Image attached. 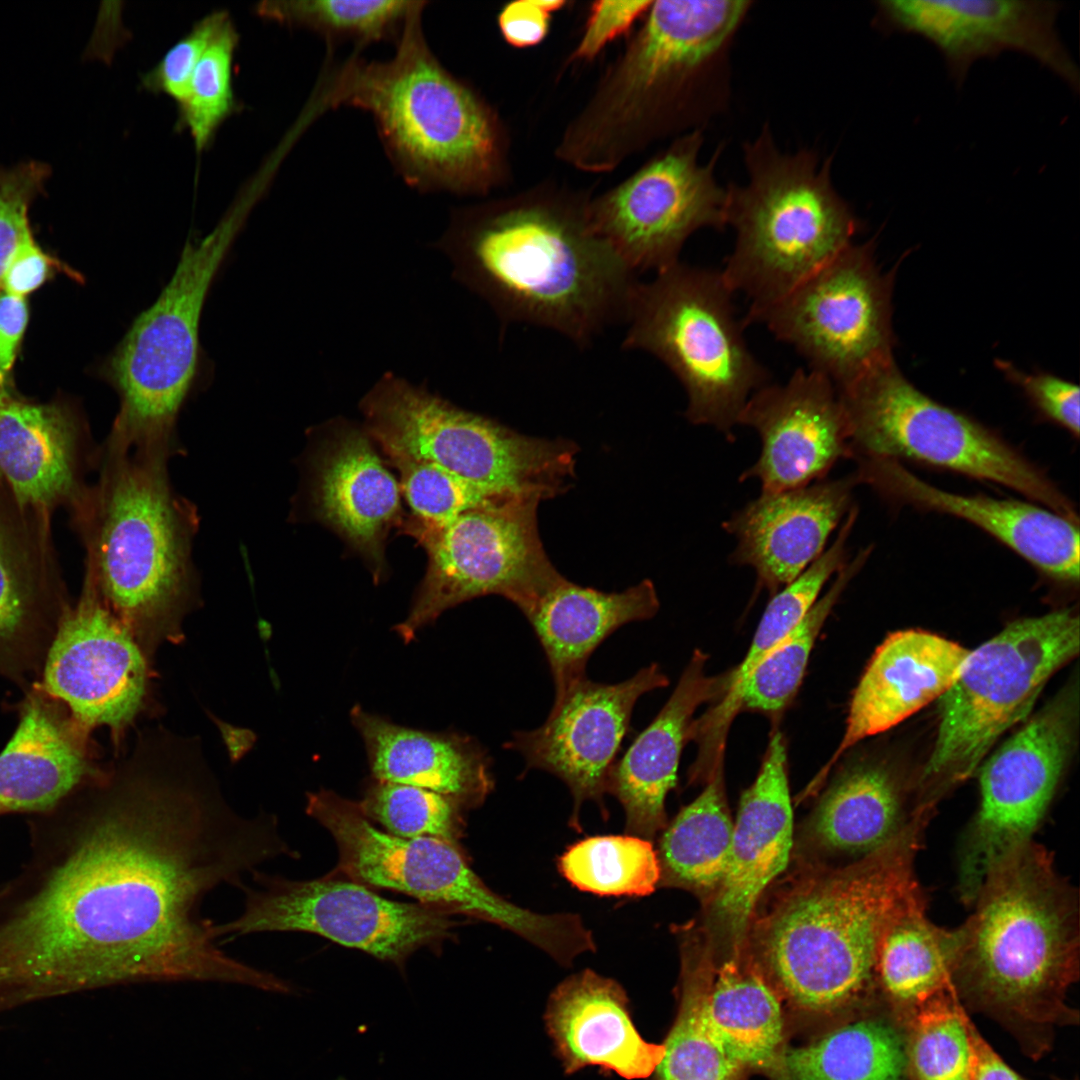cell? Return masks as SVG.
<instances>
[{
	"label": "cell",
	"instance_id": "6da1fadb",
	"mask_svg": "<svg viewBox=\"0 0 1080 1080\" xmlns=\"http://www.w3.org/2000/svg\"><path fill=\"white\" fill-rule=\"evenodd\" d=\"M192 744L145 737L118 768L28 819V856L0 883V961L28 989L54 998L209 981L285 991L224 951L201 907L289 848L274 816L231 806Z\"/></svg>",
	"mask_w": 1080,
	"mask_h": 1080
},
{
	"label": "cell",
	"instance_id": "7a4b0ae2",
	"mask_svg": "<svg viewBox=\"0 0 1080 1080\" xmlns=\"http://www.w3.org/2000/svg\"><path fill=\"white\" fill-rule=\"evenodd\" d=\"M971 906L957 928L956 994L1038 1058L1056 1026L1078 1021L1066 1004L1079 976L1078 891L1032 838L990 868Z\"/></svg>",
	"mask_w": 1080,
	"mask_h": 1080
},
{
	"label": "cell",
	"instance_id": "3957f363",
	"mask_svg": "<svg viewBox=\"0 0 1080 1080\" xmlns=\"http://www.w3.org/2000/svg\"><path fill=\"white\" fill-rule=\"evenodd\" d=\"M931 811L854 862L802 875L749 929V952L795 1005L834 1012L879 990L877 957L892 919L924 895L915 860Z\"/></svg>",
	"mask_w": 1080,
	"mask_h": 1080
},
{
	"label": "cell",
	"instance_id": "277c9868",
	"mask_svg": "<svg viewBox=\"0 0 1080 1080\" xmlns=\"http://www.w3.org/2000/svg\"><path fill=\"white\" fill-rule=\"evenodd\" d=\"M457 277L505 321L579 346L624 320L635 272L591 229L585 206L523 201L461 217L444 240Z\"/></svg>",
	"mask_w": 1080,
	"mask_h": 1080
},
{
	"label": "cell",
	"instance_id": "5b68a950",
	"mask_svg": "<svg viewBox=\"0 0 1080 1080\" xmlns=\"http://www.w3.org/2000/svg\"><path fill=\"white\" fill-rule=\"evenodd\" d=\"M173 450L109 435L99 482L74 510L86 579L135 637L173 632L193 593L198 520L170 483Z\"/></svg>",
	"mask_w": 1080,
	"mask_h": 1080
},
{
	"label": "cell",
	"instance_id": "8992f818",
	"mask_svg": "<svg viewBox=\"0 0 1080 1080\" xmlns=\"http://www.w3.org/2000/svg\"><path fill=\"white\" fill-rule=\"evenodd\" d=\"M423 6L421 1L404 23L392 59H350L321 87L320 107L351 105L368 111L408 184L485 191L498 167L494 121L430 51L420 25Z\"/></svg>",
	"mask_w": 1080,
	"mask_h": 1080
},
{
	"label": "cell",
	"instance_id": "52a82bcc",
	"mask_svg": "<svg viewBox=\"0 0 1080 1080\" xmlns=\"http://www.w3.org/2000/svg\"><path fill=\"white\" fill-rule=\"evenodd\" d=\"M749 182L726 189L725 222L735 241L721 271L750 309L766 306L853 243L861 224L834 189L831 157L780 153L764 128L745 145Z\"/></svg>",
	"mask_w": 1080,
	"mask_h": 1080
},
{
	"label": "cell",
	"instance_id": "ba28073f",
	"mask_svg": "<svg viewBox=\"0 0 1080 1080\" xmlns=\"http://www.w3.org/2000/svg\"><path fill=\"white\" fill-rule=\"evenodd\" d=\"M733 295L721 271L678 261L638 281L622 343L660 360L684 388L685 417L728 440L749 397L770 382L745 340Z\"/></svg>",
	"mask_w": 1080,
	"mask_h": 1080
},
{
	"label": "cell",
	"instance_id": "9c48e42d",
	"mask_svg": "<svg viewBox=\"0 0 1080 1080\" xmlns=\"http://www.w3.org/2000/svg\"><path fill=\"white\" fill-rule=\"evenodd\" d=\"M360 407L364 431L388 460L429 462L493 495L542 501L565 492L575 478L573 442L523 435L393 375L384 376Z\"/></svg>",
	"mask_w": 1080,
	"mask_h": 1080
},
{
	"label": "cell",
	"instance_id": "30bf717a",
	"mask_svg": "<svg viewBox=\"0 0 1080 1080\" xmlns=\"http://www.w3.org/2000/svg\"><path fill=\"white\" fill-rule=\"evenodd\" d=\"M1079 651L1072 609L1007 625L969 651L939 698L934 747L917 782V805L934 808L952 786L972 776L997 739L1024 720L1048 679Z\"/></svg>",
	"mask_w": 1080,
	"mask_h": 1080
},
{
	"label": "cell",
	"instance_id": "8fae6325",
	"mask_svg": "<svg viewBox=\"0 0 1080 1080\" xmlns=\"http://www.w3.org/2000/svg\"><path fill=\"white\" fill-rule=\"evenodd\" d=\"M247 208H234L207 236L186 242L158 298L100 366L120 402L111 435L130 442L174 441L179 412L200 374L204 303Z\"/></svg>",
	"mask_w": 1080,
	"mask_h": 1080
},
{
	"label": "cell",
	"instance_id": "7c38bea8",
	"mask_svg": "<svg viewBox=\"0 0 1080 1080\" xmlns=\"http://www.w3.org/2000/svg\"><path fill=\"white\" fill-rule=\"evenodd\" d=\"M836 390L855 461L922 462L1002 485L1079 521L1071 500L1045 472L997 433L917 389L894 358Z\"/></svg>",
	"mask_w": 1080,
	"mask_h": 1080
},
{
	"label": "cell",
	"instance_id": "4fadbf2b",
	"mask_svg": "<svg viewBox=\"0 0 1080 1080\" xmlns=\"http://www.w3.org/2000/svg\"><path fill=\"white\" fill-rule=\"evenodd\" d=\"M306 812L333 836L337 869L350 880L495 924L554 960L565 958L575 946L578 924L573 914H540L507 901L481 880L455 844L380 830L358 803L324 789L308 794Z\"/></svg>",
	"mask_w": 1080,
	"mask_h": 1080
},
{
	"label": "cell",
	"instance_id": "5bb4252c",
	"mask_svg": "<svg viewBox=\"0 0 1080 1080\" xmlns=\"http://www.w3.org/2000/svg\"><path fill=\"white\" fill-rule=\"evenodd\" d=\"M541 500L511 496L470 509L441 526L409 520L400 526L428 557L407 617L395 626L411 641L444 611L468 600L499 595L523 614L563 576L547 557L537 525Z\"/></svg>",
	"mask_w": 1080,
	"mask_h": 1080
},
{
	"label": "cell",
	"instance_id": "9a60e30c",
	"mask_svg": "<svg viewBox=\"0 0 1080 1080\" xmlns=\"http://www.w3.org/2000/svg\"><path fill=\"white\" fill-rule=\"evenodd\" d=\"M874 244L851 243L776 301L747 311L816 371L842 387L893 359V272L875 263Z\"/></svg>",
	"mask_w": 1080,
	"mask_h": 1080
},
{
	"label": "cell",
	"instance_id": "2e32d148",
	"mask_svg": "<svg viewBox=\"0 0 1080 1080\" xmlns=\"http://www.w3.org/2000/svg\"><path fill=\"white\" fill-rule=\"evenodd\" d=\"M255 886H239L238 917L217 924L219 939L261 932H308L401 965L421 947L447 938L449 914L423 904L386 899L353 880L325 877L295 881L251 874Z\"/></svg>",
	"mask_w": 1080,
	"mask_h": 1080
},
{
	"label": "cell",
	"instance_id": "e0dca14e",
	"mask_svg": "<svg viewBox=\"0 0 1080 1080\" xmlns=\"http://www.w3.org/2000/svg\"><path fill=\"white\" fill-rule=\"evenodd\" d=\"M1076 688H1068L983 764L980 804L958 848V894L971 906L990 868L1032 839L1053 799L1072 748Z\"/></svg>",
	"mask_w": 1080,
	"mask_h": 1080
},
{
	"label": "cell",
	"instance_id": "ac0fdd59",
	"mask_svg": "<svg viewBox=\"0 0 1080 1080\" xmlns=\"http://www.w3.org/2000/svg\"><path fill=\"white\" fill-rule=\"evenodd\" d=\"M751 1H653L601 97V128L682 108L715 79Z\"/></svg>",
	"mask_w": 1080,
	"mask_h": 1080
},
{
	"label": "cell",
	"instance_id": "d6986e66",
	"mask_svg": "<svg viewBox=\"0 0 1080 1080\" xmlns=\"http://www.w3.org/2000/svg\"><path fill=\"white\" fill-rule=\"evenodd\" d=\"M702 134L675 142L625 183L585 206L587 221L636 273L680 261L696 231L726 226L727 192L714 176L720 150L698 162Z\"/></svg>",
	"mask_w": 1080,
	"mask_h": 1080
},
{
	"label": "cell",
	"instance_id": "ffe728a7",
	"mask_svg": "<svg viewBox=\"0 0 1080 1080\" xmlns=\"http://www.w3.org/2000/svg\"><path fill=\"white\" fill-rule=\"evenodd\" d=\"M668 677L658 664L640 669L619 683L586 677L555 697L546 721L533 730L513 733L505 748L525 760V771H546L559 778L573 797L570 825L579 827V810L595 802L606 816L610 771L627 734L638 699L666 687Z\"/></svg>",
	"mask_w": 1080,
	"mask_h": 1080
},
{
	"label": "cell",
	"instance_id": "44dd1931",
	"mask_svg": "<svg viewBox=\"0 0 1080 1080\" xmlns=\"http://www.w3.org/2000/svg\"><path fill=\"white\" fill-rule=\"evenodd\" d=\"M1061 9L1055 1L885 0L876 2L873 22L884 32L931 42L958 84L975 61L1011 50L1033 58L1077 92L1079 70L1057 30Z\"/></svg>",
	"mask_w": 1080,
	"mask_h": 1080
},
{
	"label": "cell",
	"instance_id": "7402d4cb",
	"mask_svg": "<svg viewBox=\"0 0 1080 1080\" xmlns=\"http://www.w3.org/2000/svg\"><path fill=\"white\" fill-rule=\"evenodd\" d=\"M146 663L130 629L86 579L67 607L43 661L42 689L84 728L127 725L142 705Z\"/></svg>",
	"mask_w": 1080,
	"mask_h": 1080
},
{
	"label": "cell",
	"instance_id": "603a6c76",
	"mask_svg": "<svg viewBox=\"0 0 1080 1080\" xmlns=\"http://www.w3.org/2000/svg\"><path fill=\"white\" fill-rule=\"evenodd\" d=\"M738 425L761 440L756 462L740 481L756 479L761 492L804 487L826 478L850 458L847 418L836 387L826 376L796 369L784 384L767 383L747 400Z\"/></svg>",
	"mask_w": 1080,
	"mask_h": 1080
},
{
	"label": "cell",
	"instance_id": "cb8c5ba5",
	"mask_svg": "<svg viewBox=\"0 0 1080 1080\" xmlns=\"http://www.w3.org/2000/svg\"><path fill=\"white\" fill-rule=\"evenodd\" d=\"M854 473L882 496L966 520L1019 554L1048 577L1079 581V522L1031 502L963 495L920 479L900 461L857 460Z\"/></svg>",
	"mask_w": 1080,
	"mask_h": 1080
},
{
	"label": "cell",
	"instance_id": "d4e9b609",
	"mask_svg": "<svg viewBox=\"0 0 1080 1080\" xmlns=\"http://www.w3.org/2000/svg\"><path fill=\"white\" fill-rule=\"evenodd\" d=\"M792 835L786 745L775 731L755 781L741 797L728 866L712 896V921L728 940L730 955L745 948L760 897L788 864Z\"/></svg>",
	"mask_w": 1080,
	"mask_h": 1080
},
{
	"label": "cell",
	"instance_id": "484cf974",
	"mask_svg": "<svg viewBox=\"0 0 1080 1080\" xmlns=\"http://www.w3.org/2000/svg\"><path fill=\"white\" fill-rule=\"evenodd\" d=\"M857 484L851 474L761 492L722 523L736 540L729 562L753 568L757 586L775 594L825 551L830 535L854 507Z\"/></svg>",
	"mask_w": 1080,
	"mask_h": 1080
},
{
	"label": "cell",
	"instance_id": "4316f807",
	"mask_svg": "<svg viewBox=\"0 0 1080 1080\" xmlns=\"http://www.w3.org/2000/svg\"><path fill=\"white\" fill-rule=\"evenodd\" d=\"M67 607L48 518L21 509L0 482V673L22 680L43 664Z\"/></svg>",
	"mask_w": 1080,
	"mask_h": 1080
},
{
	"label": "cell",
	"instance_id": "83f0119b",
	"mask_svg": "<svg viewBox=\"0 0 1080 1080\" xmlns=\"http://www.w3.org/2000/svg\"><path fill=\"white\" fill-rule=\"evenodd\" d=\"M311 472L314 517L358 552L379 580L388 533L403 522L399 482L367 433L350 426L335 430L318 449Z\"/></svg>",
	"mask_w": 1080,
	"mask_h": 1080
},
{
	"label": "cell",
	"instance_id": "f1b7e54d",
	"mask_svg": "<svg viewBox=\"0 0 1080 1080\" xmlns=\"http://www.w3.org/2000/svg\"><path fill=\"white\" fill-rule=\"evenodd\" d=\"M82 424L66 403L0 400V482L23 510L49 517L76 509L88 491L80 477Z\"/></svg>",
	"mask_w": 1080,
	"mask_h": 1080
},
{
	"label": "cell",
	"instance_id": "f546056e",
	"mask_svg": "<svg viewBox=\"0 0 1080 1080\" xmlns=\"http://www.w3.org/2000/svg\"><path fill=\"white\" fill-rule=\"evenodd\" d=\"M706 659L694 651L668 701L610 771L608 794L624 810L627 834L653 840L667 825L665 801L676 784L693 714L702 703L722 696L728 683L729 674H706Z\"/></svg>",
	"mask_w": 1080,
	"mask_h": 1080
},
{
	"label": "cell",
	"instance_id": "4dcf8cb0",
	"mask_svg": "<svg viewBox=\"0 0 1080 1080\" xmlns=\"http://www.w3.org/2000/svg\"><path fill=\"white\" fill-rule=\"evenodd\" d=\"M547 1031L567 1074L587 1066L632 1080L651 1076L664 1046L637 1031L623 988L592 970L570 976L553 991L545 1012Z\"/></svg>",
	"mask_w": 1080,
	"mask_h": 1080
},
{
	"label": "cell",
	"instance_id": "1f68e13d",
	"mask_svg": "<svg viewBox=\"0 0 1080 1080\" xmlns=\"http://www.w3.org/2000/svg\"><path fill=\"white\" fill-rule=\"evenodd\" d=\"M969 651L926 631L889 635L855 689L845 733L823 774L862 739L892 728L940 698L958 677Z\"/></svg>",
	"mask_w": 1080,
	"mask_h": 1080
},
{
	"label": "cell",
	"instance_id": "d6a6232c",
	"mask_svg": "<svg viewBox=\"0 0 1080 1080\" xmlns=\"http://www.w3.org/2000/svg\"><path fill=\"white\" fill-rule=\"evenodd\" d=\"M85 730L42 688L31 693L0 754V816L50 811L100 774L89 759Z\"/></svg>",
	"mask_w": 1080,
	"mask_h": 1080
},
{
	"label": "cell",
	"instance_id": "836d02e7",
	"mask_svg": "<svg viewBox=\"0 0 1080 1080\" xmlns=\"http://www.w3.org/2000/svg\"><path fill=\"white\" fill-rule=\"evenodd\" d=\"M351 721L376 781L431 790L462 808L480 805L493 789L490 758L471 737L400 726L360 706Z\"/></svg>",
	"mask_w": 1080,
	"mask_h": 1080
},
{
	"label": "cell",
	"instance_id": "e575fe53",
	"mask_svg": "<svg viewBox=\"0 0 1080 1080\" xmlns=\"http://www.w3.org/2000/svg\"><path fill=\"white\" fill-rule=\"evenodd\" d=\"M649 579L621 592L582 587L564 576L523 615L545 653L555 697L586 677L587 662L613 632L630 622L652 618L659 609Z\"/></svg>",
	"mask_w": 1080,
	"mask_h": 1080
},
{
	"label": "cell",
	"instance_id": "d590c367",
	"mask_svg": "<svg viewBox=\"0 0 1080 1080\" xmlns=\"http://www.w3.org/2000/svg\"><path fill=\"white\" fill-rule=\"evenodd\" d=\"M898 779L884 766L859 763L845 769L812 813L808 832L817 848L863 858L899 834L914 816Z\"/></svg>",
	"mask_w": 1080,
	"mask_h": 1080
},
{
	"label": "cell",
	"instance_id": "8d00e7d4",
	"mask_svg": "<svg viewBox=\"0 0 1080 1080\" xmlns=\"http://www.w3.org/2000/svg\"><path fill=\"white\" fill-rule=\"evenodd\" d=\"M712 1032L742 1067L781 1070L783 1016L777 990L746 947L715 964L706 995Z\"/></svg>",
	"mask_w": 1080,
	"mask_h": 1080
},
{
	"label": "cell",
	"instance_id": "74e56055",
	"mask_svg": "<svg viewBox=\"0 0 1080 1080\" xmlns=\"http://www.w3.org/2000/svg\"><path fill=\"white\" fill-rule=\"evenodd\" d=\"M958 930L934 924L922 895L889 923L877 957V983L890 1013L903 1025L938 994L954 988Z\"/></svg>",
	"mask_w": 1080,
	"mask_h": 1080
},
{
	"label": "cell",
	"instance_id": "f35d334b",
	"mask_svg": "<svg viewBox=\"0 0 1080 1080\" xmlns=\"http://www.w3.org/2000/svg\"><path fill=\"white\" fill-rule=\"evenodd\" d=\"M733 828L720 761L700 795L663 829L657 851L660 883L715 892L728 866Z\"/></svg>",
	"mask_w": 1080,
	"mask_h": 1080
},
{
	"label": "cell",
	"instance_id": "ab89813d",
	"mask_svg": "<svg viewBox=\"0 0 1080 1080\" xmlns=\"http://www.w3.org/2000/svg\"><path fill=\"white\" fill-rule=\"evenodd\" d=\"M781 1070L791 1080H906V1028L894 1016L857 1019L785 1050Z\"/></svg>",
	"mask_w": 1080,
	"mask_h": 1080
},
{
	"label": "cell",
	"instance_id": "60d3db41",
	"mask_svg": "<svg viewBox=\"0 0 1080 1080\" xmlns=\"http://www.w3.org/2000/svg\"><path fill=\"white\" fill-rule=\"evenodd\" d=\"M851 530L842 526L830 545L793 581L772 595L741 664L728 676L720 703L695 722L697 734L711 745L724 743L727 727L739 711L741 688L752 669L803 620L818 600L823 586L842 569L847 559Z\"/></svg>",
	"mask_w": 1080,
	"mask_h": 1080
},
{
	"label": "cell",
	"instance_id": "b9f144b4",
	"mask_svg": "<svg viewBox=\"0 0 1080 1080\" xmlns=\"http://www.w3.org/2000/svg\"><path fill=\"white\" fill-rule=\"evenodd\" d=\"M682 942L679 1006L655 1080H741L744 1067L724 1050L709 1025L706 995L715 962L688 933Z\"/></svg>",
	"mask_w": 1080,
	"mask_h": 1080
},
{
	"label": "cell",
	"instance_id": "7bdbcfd3",
	"mask_svg": "<svg viewBox=\"0 0 1080 1080\" xmlns=\"http://www.w3.org/2000/svg\"><path fill=\"white\" fill-rule=\"evenodd\" d=\"M870 553V548H865L856 558L848 561L803 620L752 669L739 694V710L747 708L776 713L790 702L803 679L821 628Z\"/></svg>",
	"mask_w": 1080,
	"mask_h": 1080
},
{
	"label": "cell",
	"instance_id": "ee69618b",
	"mask_svg": "<svg viewBox=\"0 0 1080 1080\" xmlns=\"http://www.w3.org/2000/svg\"><path fill=\"white\" fill-rule=\"evenodd\" d=\"M558 868L574 887L599 896H647L661 879L651 840L627 833L574 843L559 857Z\"/></svg>",
	"mask_w": 1080,
	"mask_h": 1080
},
{
	"label": "cell",
	"instance_id": "f6af8a7d",
	"mask_svg": "<svg viewBox=\"0 0 1080 1080\" xmlns=\"http://www.w3.org/2000/svg\"><path fill=\"white\" fill-rule=\"evenodd\" d=\"M970 1025L955 988L923 1004L906 1024V1080H971Z\"/></svg>",
	"mask_w": 1080,
	"mask_h": 1080
},
{
	"label": "cell",
	"instance_id": "bcb514c9",
	"mask_svg": "<svg viewBox=\"0 0 1080 1080\" xmlns=\"http://www.w3.org/2000/svg\"><path fill=\"white\" fill-rule=\"evenodd\" d=\"M421 1L309 0L266 2L263 16L302 26L329 40H354L367 44L399 36L404 23Z\"/></svg>",
	"mask_w": 1080,
	"mask_h": 1080
},
{
	"label": "cell",
	"instance_id": "7dc6e473",
	"mask_svg": "<svg viewBox=\"0 0 1080 1080\" xmlns=\"http://www.w3.org/2000/svg\"><path fill=\"white\" fill-rule=\"evenodd\" d=\"M237 43L238 35L228 20L203 53L178 104V127L188 129L198 151L210 144L237 107L232 85Z\"/></svg>",
	"mask_w": 1080,
	"mask_h": 1080
},
{
	"label": "cell",
	"instance_id": "c3c4849f",
	"mask_svg": "<svg viewBox=\"0 0 1080 1080\" xmlns=\"http://www.w3.org/2000/svg\"><path fill=\"white\" fill-rule=\"evenodd\" d=\"M370 820L402 838L435 837L452 844L460 832V809L453 799L424 788L376 781L358 803Z\"/></svg>",
	"mask_w": 1080,
	"mask_h": 1080
},
{
	"label": "cell",
	"instance_id": "681fc988",
	"mask_svg": "<svg viewBox=\"0 0 1080 1080\" xmlns=\"http://www.w3.org/2000/svg\"><path fill=\"white\" fill-rule=\"evenodd\" d=\"M389 462L399 471L401 493L411 509L407 520L419 525L441 526L465 511L510 497L490 494L429 462Z\"/></svg>",
	"mask_w": 1080,
	"mask_h": 1080
},
{
	"label": "cell",
	"instance_id": "f907efd6",
	"mask_svg": "<svg viewBox=\"0 0 1080 1080\" xmlns=\"http://www.w3.org/2000/svg\"><path fill=\"white\" fill-rule=\"evenodd\" d=\"M50 172L48 164L36 160L0 165V288L14 257L35 240L29 209L33 200L44 192Z\"/></svg>",
	"mask_w": 1080,
	"mask_h": 1080
},
{
	"label": "cell",
	"instance_id": "816d5d0a",
	"mask_svg": "<svg viewBox=\"0 0 1080 1080\" xmlns=\"http://www.w3.org/2000/svg\"><path fill=\"white\" fill-rule=\"evenodd\" d=\"M228 20L225 11H217L201 19L144 75L143 87L170 96L178 105L187 93L191 76L203 53Z\"/></svg>",
	"mask_w": 1080,
	"mask_h": 1080
},
{
	"label": "cell",
	"instance_id": "f5cc1de1",
	"mask_svg": "<svg viewBox=\"0 0 1080 1080\" xmlns=\"http://www.w3.org/2000/svg\"><path fill=\"white\" fill-rule=\"evenodd\" d=\"M997 365L1011 382L1022 389L1042 416L1065 428L1076 438L1079 436L1080 392L1077 385L1049 373L1023 372L1009 362L998 361Z\"/></svg>",
	"mask_w": 1080,
	"mask_h": 1080
},
{
	"label": "cell",
	"instance_id": "db71d44e",
	"mask_svg": "<svg viewBox=\"0 0 1080 1080\" xmlns=\"http://www.w3.org/2000/svg\"><path fill=\"white\" fill-rule=\"evenodd\" d=\"M653 1H598L591 8L585 33L575 52L576 58L592 59L615 37L626 32L633 22L649 10Z\"/></svg>",
	"mask_w": 1080,
	"mask_h": 1080
},
{
	"label": "cell",
	"instance_id": "11a10c76",
	"mask_svg": "<svg viewBox=\"0 0 1080 1080\" xmlns=\"http://www.w3.org/2000/svg\"><path fill=\"white\" fill-rule=\"evenodd\" d=\"M564 4V1L556 0H521L507 4L498 17L504 39L518 48L538 44L548 32L551 14Z\"/></svg>",
	"mask_w": 1080,
	"mask_h": 1080
},
{
	"label": "cell",
	"instance_id": "9f6ffc18",
	"mask_svg": "<svg viewBox=\"0 0 1080 1080\" xmlns=\"http://www.w3.org/2000/svg\"><path fill=\"white\" fill-rule=\"evenodd\" d=\"M64 271L63 264L46 253L34 240L24 246L10 263L2 288L17 296L25 297L40 288L55 272Z\"/></svg>",
	"mask_w": 1080,
	"mask_h": 1080
},
{
	"label": "cell",
	"instance_id": "6f0895ef",
	"mask_svg": "<svg viewBox=\"0 0 1080 1080\" xmlns=\"http://www.w3.org/2000/svg\"><path fill=\"white\" fill-rule=\"evenodd\" d=\"M29 319L25 297L0 288V380L8 384Z\"/></svg>",
	"mask_w": 1080,
	"mask_h": 1080
},
{
	"label": "cell",
	"instance_id": "680465c9",
	"mask_svg": "<svg viewBox=\"0 0 1080 1080\" xmlns=\"http://www.w3.org/2000/svg\"><path fill=\"white\" fill-rule=\"evenodd\" d=\"M972 1046L971 1080H1024L970 1025Z\"/></svg>",
	"mask_w": 1080,
	"mask_h": 1080
},
{
	"label": "cell",
	"instance_id": "91938a15",
	"mask_svg": "<svg viewBox=\"0 0 1080 1080\" xmlns=\"http://www.w3.org/2000/svg\"><path fill=\"white\" fill-rule=\"evenodd\" d=\"M10 394L7 384L0 380V400Z\"/></svg>",
	"mask_w": 1080,
	"mask_h": 1080
},
{
	"label": "cell",
	"instance_id": "94428289",
	"mask_svg": "<svg viewBox=\"0 0 1080 1080\" xmlns=\"http://www.w3.org/2000/svg\"><path fill=\"white\" fill-rule=\"evenodd\" d=\"M337 1080H346V1079H344V1078H338Z\"/></svg>",
	"mask_w": 1080,
	"mask_h": 1080
}]
</instances>
